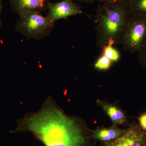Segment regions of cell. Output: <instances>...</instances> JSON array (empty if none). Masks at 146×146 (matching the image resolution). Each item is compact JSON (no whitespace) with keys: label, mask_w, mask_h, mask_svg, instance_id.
<instances>
[{"label":"cell","mask_w":146,"mask_h":146,"mask_svg":"<svg viewBox=\"0 0 146 146\" xmlns=\"http://www.w3.org/2000/svg\"><path fill=\"white\" fill-rule=\"evenodd\" d=\"M17 127L9 132H28L44 146H92L91 134L80 121L65 114L51 96L39 111L17 120Z\"/></svg>","instance_id":"cell-1"},{"label":"cell","mask_w":146,"mask_h":146,"mask_svg":"<svg viewBox=\"0 0 146 146\" xmlns=\"http://www.w3.org/2000/svg\"><path fill=\"white\" fill-rule=\"evenodd\" d=\"M130 17L127 3H103L98 6L95 20L98 46L102 48L109 41L121 43Z\"/></svg>","instance_id":"cell-2"},{"label":"cell","mask_w":146,"mask_h":146,"mask_svg":"<svg viewBox=\"0 0 146 146\" xmlns=\"http://www.w3.org/2000/svg\"><path fill=\"white\" fill-rule=\"evenodd\" d=\"M54 28V24L39 12H32L20 16L15 29L28 39L39 40L49 36Z\"/></svg>","instance_id":"cell-3"},{"label":"cell","mask_w":146,"mask_h":146,"mask_svg":"<svg viewBox=\"0 0 146 146\" xmlns=\"http://www.w3.org/2000/svg\"><path fill=\"white\" fill-rule=\"evenodd\" d=\"M146 43V16H130L121 42L123 48L134 53L138 52Z\"/></svg>","instance_id":"cell-4"},{"label":"cell","mask_w":146,"mask_h":146,"mask_svg":"<svg viewBox=\"0 0 146 146\" xmlns=\"http://www.w3.org/2000/svg\"><path fill=\"white\" fill-rule=\"evenodd\" d=\"M47 17L53 23L60 19L83 13L78 5L72 0H61L57 2L50 3Z\"/></svg>","instance_id":"cell-5"},{"label":"cell","mask_w":146,"mask_h":146,"mask_svg":"<svg viewBox=\"0 0 146 146\" xmlns=\"http://www.w3.org/2000/svg\"><path fill=\"white\" fill-rule=\"evenodd\" d=\"M104 146H146V131L133 125L115 140L104 143Z\"/></svg>","instance_id":"cell-6"},{"label":"cell","mask_w":146,"mask_h":146,"mask_svg":"<svg viewBox=\"0 0 146 146\" xmlns=\"http://www.w3.org/2000/svg\"><path fill=\"white\" fill-rule=\"evenodd\" d=\"M50 0H11L12 11L19 16L24 14L39 12L48 9Z\"/></svg>","instance_id":"cell-7"},{"label":"cell","mask_w":146,"mask_h":146,"mask_svg":"<svg viewBox=\"0 0 146 146\" xmlns=\"http://www.w3.org/2000/svg\"><path fill=\"white\" fill-rule=\"evenodd\" d=\"M126 129L119 128L117 125H113L107 128L100 129L91 131L92 139L101 142H107L115 140L122 135Z\"/></svg>","instance_id":"cell-8"},{"label":"cell","mask_w":146,"mask_h":146,"mask_svg":"<svg viewBox=\"0 0 146 146\" xmlns=\"http://www.w3.org/2000/svg\"><path fill=\"white\" fill-rule=\"evenodd\" d=\"M98 102L112 121L113 125H121L126 121L125 115L118 108L101 100H98Z\"/></svg>","instance_id":"cell-9"},{"label":"cell","mask_w":146,"mask_h":146,"mask_svg":"<svg viewBox=\"0 0 146 146\" xmlns=\"http://www.w3.org/2000/svg\"><path fill=\"white\" fill-rule=\"evenodd\" d=\"M127 4L130 16L146 17V0H130Z\"/></svg>","instance_id":"cell-10"},{"label":"cell","mask_w":146,"mask_h":146,"mask_svg":"<svg viewBox=\"0 0 146 146\" xmlns=\"http://www.w3.org/2000/svg\"><path fill=\"white\" fill-rule=\"evenodd\" d=\"M115 43L112 41H108L107 44L104 46L102 54L105 56L112 62H117L121 57V54L117 50L113 47Z\"/></svg>","instance_id":"cell-11"},{"label":"cell","mask_w":146,"mask_h":146,"mask_svg":"<svg viewBox=\"0 0 146 146\" xmlns=\"http://www.w3.org/2000/svg\"><path fill=\"white\" fill-rule=\"evenodd\" d=\"M112 62L102 54L94 64V68L100 70H106L111 67Z\"/></svg>","instance_id":"cell-12"},{"label":"cell","mask_w":146,"mask_h":146,"mask_svg":"<svg viewBox=\"0 0 146 146\" xmlns=\"http://www.w3.org/2000/svg\"><path fill=\"white\" fill-rule=\"evenodd\" d=\"M138 53L139 62L144 68H146V43Z\"/></svg>","instance_id":"cell-13"},{"label":"cell","mask_w":146,"mask_h":146,"mask_svg":"<svg viewBox=\"0 0 146 146\" xmlns=\"http://www.w3.org/2000/svg\"><path fill=\"white\" fill-rule=\"evenodd\" d=\"M138 119L140 127L143 130L146 131V112L141 115Z\"/></svg>","instance_id":"cell-14"},{"label":"cell","mask_w":146,"mask_h":146,"mask_svg":"<svg viewBox=\"0 0 146 146\" xmlns=\"http://www.w3.org/2000/svg\"><path fill=\"white\" fill-rule=\"evenodd\" d=\"M101 3H127L130 0H98Z\"/></svg>","instance_id":"cell-15"},{"label":"cell","mask_w":146,"mask_h":146,"mask_svg":"<svg viewBox=\"0 0 146 146\" xmlns=\"http://www.w3.org/2000/svg\"><path fill=\"white\" fill-rule=\"evenodd\" d=\"M3 0H0V27L1 24V13L3 8Z\"/></svg>","instance_id":"cell-16"},{"label":"cell","mask_w":146,"mask_h":146,"mask_svg":"<svg viewBox=\"0 0 146 146\" xmlns=\"http://www.w3.org/2000/svg\"><path fill=\"white\" fill-rule=\"evenodd\" d=\"M95 1L96 0H83L84 2L89 3L95 2Z\"/></svg>","instance_id":"cell-17"},{"label":"cell","mask_w":146,"mask_h":146,"mask_svg":"<svg viewBox=\"0 0 146 146\" xmlns=\"http://www.w3.org/2000/svg\"><path fill=\"white\" fill-rule=\"evenodd\" d=\"M78 1H80L83 2V0H78Z\"/></svg>","instance_id":"cell-18"}]
</instances>
